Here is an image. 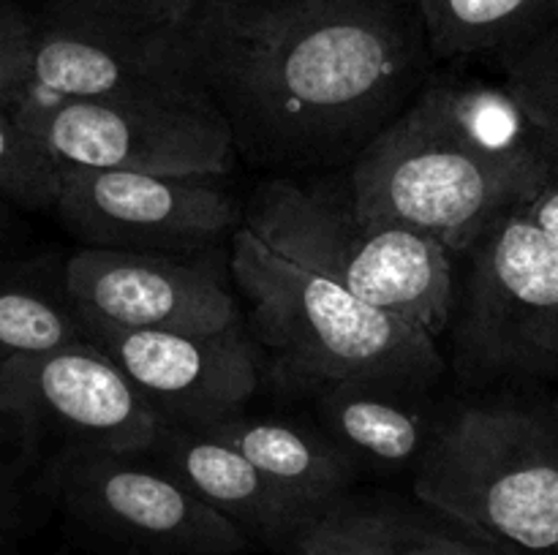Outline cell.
Listing matches in <instances>:
<instances>
[{"label": "cell", "mask_w": 558, "mask_h": 555, "mask_svg": "<svg viewBox=\"0 0 558 555\" xmlns=\"http://www.w3.org/2000/svg\"><path fill=\"white\" fill-rule=\"evenodd\" d=\"M523 210H526L529 215H532L534 221H537L539 226H543L545 232H548L558 243V177L554 183L545 185V188L539 190V194L523 207Z\"/></svg>", "instance_id": "25"}, {"label": "cell", "mask_w": 558, "mask_h": 555, "mask_svg": "<svg viewBox=\"0 0 558 555\" xmlns=\"http://www.w3.org/2000/svg\"><path fill=\"white\" fill-rule=\"evenodd\" d=\"M466 254L447 359L461 390L558 379L556 239L526 210H515Z\"/></svg>", "instance_id": "5"}, {"label": "cell", "mask_w": 558, "mask_h": 555, "mask_svg": "<svg viewBox=\"0 0 558 555\" xmlns=\"http://www.w3.org/2000/svg\"><path fill=\"white\" fill-rule=\"evenodd\" d=\"M36 14L14 0H0V112H16L31 71Z\"/></svg>", "instance_id": "23"}, {"label": "cell", "mask_w": 558, "mask_h": 555, "mask_svg": "<svg viewBox=\"0 0 558 555\" xmlns=\"http://www.w3.org/2000/svg\"><path fill=\"white\" fill-rule=\"evenodd\" d=\"M174 36L178 33L118 36L36 14L22 103L87 101L194 87L196 79L183 65Z\"/></svg>", "instance_id": "13"}, {"label": "cell", "mask_w": 558, "mask_h": 555, "mask_svg": "<svg viewBox=\"0 0 558 555\" xmlns=\"http://www.w3.org/2000/svg\"><path fill=\"white\" fill-rule=\"evenodd\" d=\"M44 488L71 522L125 555H245L256 544L147 455L52 452Z\"/></svg>", "instance_id": "7"}, {"label": "cell", "mask_w": 558, "mask_h": 555, "mask_svg": "<svg viewBox=\"0 0 558 555\" xmlns=\"http://www.w3.org/2000/svg\"><path fill=\"white\" fill-rule=\"evenodd\" d=\"M33 457L36 455H31V452H22V457H16L11 466H5L3 471H0V550L5 547V542L11 539L14 528L20 526L22 479H25V473L31 471Z\"/></svg>", "instance_id": "24"}, {"label": "cell", "mask_w": 558, "mask_h": 555, "mask_svg": "<svg viewBox=\"0 0 558 555\" xmlns=\"http://www.w3.org/2000/svg\"><path fill=\"white\" fill-rule=\"evenodd\" d=\"M439 60L499 58L558 20V0H412Z\"/></svg>", "instance_id": "19"}, {"label": "cell", "mask_w": 558, "mask_h": 555, "mask_svg": "<svg viewBox=\"0 0 558 555\" xmlns=\"http://www.w3.org/2000/svg\"><path fill=\"white\" fill-rule=\"evenodd\" d=\"M174 41L272 177L347 172L436 74L412 0H202Z\"/></svg>", "instance_id": "1"}, {"label": "cell", "mask_w": 558, "mask_h": 555, "mask_svg": "<svg viewBox=\"0 0 558 555\" xmlns=\"http://www.w3.org/2000/svg\"><path fill=\"white\" fill-rule=\"evenodd\" d=\"M501 85L558 139V20L499 58Z\"/></svg>", "instance_id": "22"}, {"label": "cell", "mask_w": 558, "mask_h": 555, "mask_svg": "<svg viewBox=\"0 0 558 555\" xmlns=\"http://www.w3.org/2000/svg\"><path fill=\"white\" fill-rule=\"evenodd\" d=\"M60 169H131L223 177L238 166L227 120L199 85L16 107Z\"/></svg>", "instance_id": "6"}, {"label": "cell", "mask_w": 558, "mask_h": 555, "mask_svg": "<svg viewBox=\"0 0 558 555\" xmlns=\"http://www.w3.org/2000/svg\"><path fill=\"white\" fill-rule=\"evenodd\" d=\"M311 419L360 471L414 477L434 441L445 397L387 381H332L311 390Z\"/></svg>", "instance_id": "15"}, {"label": "cell", "mask_w": 558, "mask_h": 555, "mask_svg": "<svg viewBox=\"0 0 558 555\" xmlns=\"http://www.w3.org/2000/svg\"><path fill=\"white\" fill-rule=\"evenodd\" d=\"M0 417L33 455L74 446L145 455L161 430L123 370L87 341L0 362Z\"/></svg>", "instance_id": "8"}, {"label": "cell", "mask_w": 558, "mask_h": 555, "mask_svg": "<svg viewBox=\"0 0 558 555\" xmlns=\"http://www.w3.org/2000/svg\"><path fill=\"white\" fill-rule=\"evenodd\" d=\"M65 288L82 321L125 330L221 332L245 321L223 248L205 254L76 248Z\"/></svg>", "instance_id": "11"}, {"label": "cell", "mask_w": 558, "mask_h": 555, "mask_svg": "<svg viewBox=\"0 0 558 555\" xmlns=\"http://www.w3.org/2000/svg\"><path fill=\"white\" fill-rule=\"evenodd\" d=\"M82 326L161 422L207 428L251 408L262 386V351L245 321L221 332Z\"/></svg>", "instance_id": "12"}, {"label": "cell", "mask_w": 558, "mask_h": 555, "mask_svg": "<svg viewBox=\"0 0 558 555\" xmlns=\"http://www.w3.org/2000/svg\"><path fill=\"white\" fill-rule=\"evenodd\" d=\"M245 205L221 177L131 169L60 172L58 221L85 248L205 254L223 248Z\"/></svg>", "instance_id": "9"}, {"label": "cell", "mask_w": 558, "mask_h": 555, "mask_svg": "<svg viewBox=\"0 0 558 555\" xmlns=\"http://www.w3.org/2000/svg\"><path fill=\"white\" fill-rule=\"evenodd\" d=\"M327 256L354 294L439 341L458 305L456 254L430 234L401 223L363 221L349 199L343 172L298 180Z\"/></svg>", "instance_id": "10"}, {"label": "cell", "mask_w": 558, "mask_h": 555, "mask_svg": "<svg viewBox=\"0 0 558 555\" xmlns=\"http://www.w3.org/2000/svg\"><path fill=\"white\" fill-rule=\"evenodd\" d=\"M412 493L507 555H558V400L539 386L445 397Z\"/></svg>", "instance_id": "4"}, {"label": "cell", "mask_w": 558, "mask_h": 555, "mask_svg": "<svg viewBox=\"0 0 558 555\" xmlns=\"http://www.w3.org/2000/svg\"><path fill=\"white\" fill-rule=\"evenodd\" d=\"M363 221L401 223L466 254L558 177V139L505 85L434 74L343 172Z\"/></svg>", "instance_id": "2"}, {"label": "cell", "mask_w": 558, "mask_h": 555, "mask_svg": "<svg viewBox=\"0 0 558 555\" xmlns=\"http://www.w3.org/2000/svg\"><path fill=\"white\" fill-rule=\"evenodd\" d=\"M205 430L243 452L278 490L311 515L357 488L363 477L357 462L314 419L300 422L245 408Z\"/></svg>", "instance_id": "17"}, {"label": "cell", "mask_w": 558, "mask_h": 555, "mask_svg": "<svg viewBox=\"0 0 558 555\" xmlns=\"http://www.w3.org/2000/svg\"><path fill=\"white\" fill-rule=\"evenodd\" d=\"M229 267L245 326L281 390L305 397L332 381L439 390L447 373L439 341L352 292L294 177L256 185L229 239Z\"/></svg>", "instance_id": "3"}, {"label": "cell", "mask_w": 558, "mask_h": 555, "mask_svg": "<svg viewBox=\"0 0 558 555\" xmlns=\"http://www.w3.org/2000/svg\"><path fill=\"white\" fill-rule=\"evenodd\" d=\"M85 341L58 261H0V362Z\"/></svg>", "instance_id": "18"}, {"label": "cell", "mask_w": 558, "mask_h": 555, "mask_svg": "<svg viewBox=\"0 0 558 555\" xmlns=\"http://www.w3.org/2000/svg\"><path fill=\"white\" fill-rule=\"evenodd\" d=\"M196 498L238 522L254 542L281 553L311 511L278 490L248 457L205 428L161 422L145 452Z\"/></svg>", "instance_id": "16"}, {"label": "cell", "mask_w": 558, "mask_h": 555, "mask_svg": "<svg viewBox=\"0 0 558 555\" xmlns=\"http://www.w3.org/2000/svg\"><path fill=\"white\" fill-rule=\"evenodd\" d=\"M281 555H507L417 495L352 488L316 511Z\"/></svg>", "instance_id": "14"}, {"label": "cell", "mask_w": 558, "mask_h": 555, "mask_svg": "<svg viewBox=\"0 0 558 555\" xmlns=\"http://www.w3.org/2000/svg\"><path fill=\"white\" fill-rule=\"evenodd\" d=\"M202 0H41L38 14L118 36H167L191 20Z\"/></svg>", "instance_id": "20"}, {"label": "cell", "mask_w": 558, "mask_h": 555, "mask_svg": "<svg viewBox=\"0 0 558 555\" xmlns=\"http://www.w3.org/2000/svg\"><path fill=\"white\" fill-rule=\"evenodd\" d=\"M60 172L36 134L14 112H0V199L31 212H54Z\"/></svg>", "instance_id": "21"}, {"label": "cell", "mask_w": 558, "mask_h": 555, "mask_svg": "<svg viewBox=\"0 0 558 555\" xmlns=\"http://www.w3.org/2000/svg\"><path fill=\"white\" fill-rule=\"evenodd\" d=\"M9 441V430H5V422L3 417H0V452H3V444Z\"/></svg>", "instance_id": "26"}]
</instances>
